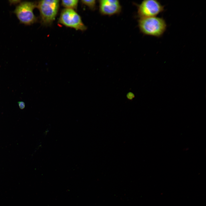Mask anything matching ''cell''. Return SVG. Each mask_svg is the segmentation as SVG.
<instances>
[{"instance_id":"6da1fadb","label":"cell","mask_w":206,"mask_h":206,"mask_svg":"<svg viewBox=\"0 0 206 206\" xmlns=\"http://www.w3.org/2000/svg\"><path fill=\"white\" fill-rule=\"evenodd\" d=\"M138 27L143 34L159 38L165 33L167 25L163 18L156 16L140 18Z\"/></svg>"},{"instance_id":"7a4b0ae2","label":"cell","mask_w":206,"mask_h":206,"mask_svg":"<svg viewBox=\"0 0 206 206\" xmlns=\"http://www.w3.org/2000/svg\"><path fill=\"white\" fill-rule=\"evenodd\" d=\"M59 1L58 0H43L37 3V7L39 12L42 24L45 26L52 24L58 11Z\"/></svg>"},{"instance_id":"3957f363","label":"cell","mask_w":206,"mask_h":206,"mask_svg":"<svg viewBox=\"0 0 206 206\" xmlns=\"http://www.w3.org/2000/svg\"><path fill=\"white\" fill-rule=\"evenodd\" d=\"M37 3L24 1L21 2L13 11L20 23L25 25H31L36 22L37 18L33 13Z\"/></svg>"},{"instance_id":"277c9868","label":"cell","mask_w":206,"mask_h":206,"mask_svg":"<svg viewBox=\"0 0 206 206\" xmlns=\"http://www.w3.org/2000/svg\"><path fill=\"white\" fill-rule=\"evenodd\" d=\"M58 22L66 27L77 30L84 31L87 27L82 21L79 14L74 10L64 9L60 13Z\"/></svg>"},{"instance_id":"5b68a950","label":"cell","mask_w":206,"mask_h":206,"mask_svg":"<svg viewBox=\"0 0 206 206\" xmlns=\"http://www.w3.org/2000/svg\"><path fill=\"white\" fill-rule=\"evenodd\" d=\"M137 7L140 18L156 17L165 10L164 6L157 0H144Z\"/></svg>"},{"instance_id":"8992f818","label":"cell","mask_w":206,"mask_h":206,"mask_svg":"<svg viewBox=\"0 0 206 206\" xmlns=\"http://www.w3.org/2000/svg\"><path fill=\"white\" fill-rule=\"evenodd\" d=\"M99 11L104 15L110 16L119 14L122 7L118 0H100L98 1Z\"/></svg>"},{"instance_id":"52a82bcc","label":"cell","mask_w":206,"mask_h":206,"mask_svg":"<svg viewBox=\"0 0 206 206\" xmlns=\"http://www.w3.org/2000/svg\"><path fill=\"white\" fill-rule=\"evenodd\" d=\"M78 1V0H63L61 1V5L65 9L75 10L77 9Z\"/></svg>"},{"instance_id":"ba28073f","label":"cell","mask_w":206,"mask_h":206,"mask_svg":"<svg viewBox=\"0 0 206 206\" xmlns=\"http://www.w3.org/2000/svg\"><path fill=\"white\" fill-rule=\"evenodd\" d=\"M81 3L88 7L92 10H94L96 8V1L95 0L81 1Z\"/></svg>"},{"instance_id":"9c48e42d","label":"cell","mask_w":206,"mask_h":206,"mask_svg":"<svg viewBox=\"0 0 206 206\" xmlns=\"http://www.w3.org/2000/svg\"><path fill=\"white\" fill-rule=\"evenodd\" d=\"M18 104L19 106L21 109H23L25 108V104L22 101L19 102H18Z\"/></svg>"},{"instance_id":"30bf717a","label":"cell","mask_w":206,"mask_h":206,"mask_svg":"<svg viewBox=\"0 0 206 206\" xmlns=\"http://www.w3.org/2000/svg\"><path fill=\"white\" fill-rule=\"evenodd\" d=\"M127 97L128 99L130 100H131L134 97V96L133 93L131 92H129L127 94Z\"/></svg>"}]
</instances>
